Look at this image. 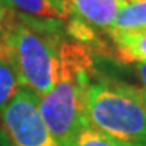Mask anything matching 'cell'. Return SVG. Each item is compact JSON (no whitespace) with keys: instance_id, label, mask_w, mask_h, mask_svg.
<instances>
[{"instance_id":"3","label":"cell","mask_w":146,"mask_h":146,"mask_svg":"<svg viewBox=\"0 0 146 146\" xmlns=\"http://www.w3.org/2000/svg\"><path fill=\"white\" fill-rule=\"evenodd\" d=\"M88 125L128 146H146V109L137 87L94 82L88 87Z\"/></svg>"},{"instance_id":"7","label":"cell","mask_w":146,"mask_h":146,"mask_svg":"<svg viewBox=\"0 0 146 146\" xmlns=\"http://www.w3.org/2000/svg\"><path fill=\"white\" fill-rule=\"evenodd\" d=\"M116 55L127 63H146V31H108Z\"/></svg>"},{"instance_id":"12","label":"cell","mask_w":146,"mask_h":146,"mask_svg":"<svg viewBox=\"0 0 146 146\" xmlns=\"http://www.w3.org/2000/svg\"><path fill=\"white\" fill-rule=\"evenodd\" d=\"M133 70L142 84V88L146 91V63H133Z\"/></svg>"},{"instance_id":"11","label":"cell","mask_w":146,"mask_h":146,"mask_svg":"<svg viewBox=\"0 0 146 146\" xmlns=\"http://www.w3.org/2000/svg\"><path fill=\"white\" fill-rule=\"evenodd\" d=\"M19 14L15 12L5 0H0V46H3L11 31L15 29Z\"/></svg>"},{"instance_id":"4","label":"cell","mask_w":146,"mask_h":146,"mask_svg":"<svg viewBox=\"0 0 146 146\" xmlns=\"http://www.w3.org/2000/svg\"><path fill=\"white\" fill-rule=\"evenodd\" d=\"M0 121L11 146H60L40 113L39 97L24 87L5 106Z\"/></svg>"},{"instance_id":"13","label":"cell","mask_w":146,"mask_h":146,"mask_svg":"<svg viewBox=\"0 0 146 146\" xmlns=\"http://www.w3.org/2000/svg\"><path fill=\"white\" fill-rule=\"evenodd\" d=\"M137 94H139V97H140V100L143 102V106H145V109H146V91L143 88H139L137 87Z\"/></svg>"},{"instance_id":"9","label":"cell","mask_w":146,"mask_h":146,"mask_svg":"<svg viewBox=\"0 0 146 146\" xmlns=\"http://www.w3.org/2000/svg\"><path fill=\"white\" fill-rule=\"evenodd\" d=\"M19 88H21V82H19L17 69L3 51L0 54V113Z\"/></svg>"},{"instance_id":"8","label":"cell","mask_w":146,"mask_h":146,"mask_svg":"<svg viewBox=\"0 0 146 146\" xmlns=\"http://www.w3.org/2000/svg\"><path fill=\"white\" fill-rule=\"evenodd\" d=\"M109 31H146V0H124Z\"/></svg>"},{"instance_id":"6","label":"cell","mask_w":146,"mask_h":146,"mask_svg":"<svg viewBox=\"0 0 146 146\" xmlns=\"http://www.w3.org/2000/svg\"><path fill=\"white\" fill-rule=\"evenodd\" d=\"M19 15L37 19H55L66 23L72 17V6L63 0H5Z\"/></svg>"},{"instance_id":"1","label":"cell","mask_w":146,"mask_h":146,"mask_svg":"<svg viewBox=\"0 0 146 146\" xmlns=\"http://www.w3.org/2000/svg\"><path fill=\"white\" fill-rule=\"evenodd\" d=\"M94 66L88 46L64 39L60 46V70L55 87L39 98L40 113L60 146H72L88 125L87 98Z\"/></svg>"},{"instance_id":"2","label":"cell","mask_w":146,"mask_h":146,"mask_svg":"<svg viewBox=\"0 0 146 146\" xmlns=\"http://www.w3.org/2000/svg\"><path fill=\"white\" fill-rule=\"evenodd\" d=\"M63 21L18 17L15 29L3 45L14 63L21 87L40 98L55 87L60 70V46L64 40Z\"/></svg>"},{"instance_id":"15","label":"cell","mask_w":146,"mask_h":146,"mask_svg":"<svg viewBox=\"0 0 146 146\" xmlns=\"http://www.w3.org/2000/svg\"><path fill=\"white\" fill-rule=\"evenodd\" d=\"M63 2H66V3H70V0H63ZM72 6V5H70Z\"/></svg>"},{"instance_id":"5","label":"cell","mask_w":146,"mask_h":146,"mask_svg":"<svg viewBox=\"0 0 146 146\" xmlns=\"http://www.w3.org/2000/svg\"><path fill=\"white\" fill-rule=\"evenodd\" d=\"M124 0H70L72 15L90 25L109 31Z\"/></svg>"},{"instance_id":"10","label":"cell","mask_w":146,"mask_h":146,"mask_svg":"<svg viewBox=\"0 0 146 146\" xmlns=\"http://www.w3.org/2000/svg\"><path fill=\"white\" fill-rule=\"evenodd\" d=\"M72 146H128V145L104 134L100 130L92 128L91 125H87L85 128L79 131V134L75 137Z\"/></svg>"},{"instance_id":"16","label":"cell","mask_w":146,"mask_h":146,"mask_svg":"<svg viewBox=\"0 0 146 146\" xmlns=\"http://www.w3.org/2000/svg\"><path fill=\"white\" fill-rule=\"evenodd\" d=\"M0 146H5V145H0ZM8 146H11V145H8Z\"/></svg>"},{"instance_id":"14","label":"cell","mask_w":146,"mask_h":146,"mask_svg":"<svg viewBox=\"0 0 146 146\" xmlns=\"http://www.w3.org/2000/svg\"><path fill=\"white\" fill-rule=\"evenodd\" d=\"M2 52H3V46H0V54H2Z\"/></svg>"}]
</instances>
